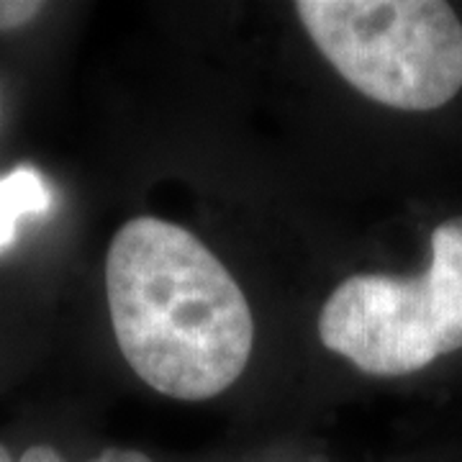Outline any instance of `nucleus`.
<instances>
[{"label":"nucleus","mask_w":462,"mask_h":462,"mask_svg":"<svg viewBox=\"0 0 462 462\" xmlns=\"http://www.w3.org/2000/svg\"><path fill=\"white\" fill-rule=\"evenodd\" d=\"M106 293L124 360L157 393L208 401L245 373L252 309L188 229L154 216L126 221L108 247Z\"/></svg>","instance_id":"nucleus-1"},{"label":"nucleus","mask_w":462,"mask_h":462,"mask_svg":"<svg viewBox=\"0 0 462 462\" xmlns=\"http://www.w3.org/2000/svg\"><path fill=\"white\" fill-rule=\"evenodd\" d=\"M296 14L346 83L398 111H437L462 88V21L442 0H298Z\"/></svg>","instance_id":"nucleus-2"},{"label":"nucleus","mask_w":462,"mask_h":462,"mask_svg":"<svg viewBox=\"0 0 462 462\" xmlns=\"http://www.w3.org/2000/svg\"><path fill=\"white\" fill-rule=\"evenodd\" d=\"M319 337L367 375L401 378L462 349V216L431 234L424 275H352L327 298Z\"/></svg>","instance_id":"nucleus-3"},{"label":"nucleus","mask_w":462,"mask_h":462,"mask_svg":"<svg viewBox=\"0 0 462 462\" xmlns=\"http://www.w3.org/2000/svg\"><path fill=\"white\" fill-rule=\"evenodd\" d=\"M50 203V188L36 170L21 167L0 178V252L16 239V226L23 216L44 214Z\"/></svg>","instance_id":"nucleus-4"},{"label":"nucleus","mask_w":462,"mask_h":462,"mask_svg":"<svg viewBox=\"0 0 462 462\" xmlns=\"http://www.w3.org/2000/svg\"><path fill=\"white\" fill-rule=\"evenodd\" d=\"M44 11V3L36 0H0V32H14Z\"/></svg>","instance_id":"nucleus-5"},{"label":"nucleus","mask_w":462,"mask_h":462,"mask_svg":"<svg viewBox=\"0 0 462 462\" xmlns=\"http://www.w3.org/2000/svg\"><path fill=\"white\" fill-rule=\"evenodd\" d=\"M0 462H67L65 455L51 445H32L26 447L18 457L0 442Z\"/></svg>","instance_id":"nucleus-6"},{"label":"nucleus","mask_w":462,"mask_h":462,"mask_svg":"<svg viewBox=\"0 0 462 462\" xmlns=\"http://www.w3.org/2000/svg\"><path fill=\"white\" fill-rule=\"evenodd\" d=\"M90 462H154L149 455L139 452V449H124V447H108L103 449L98 457Z\"/></svg>","instance_id":"nucleus-7"}]
</instances>
